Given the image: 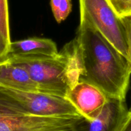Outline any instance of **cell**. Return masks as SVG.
<instances>
[{
    "label": "cell",
    "instance_id": "obj_1",
    "mask_svg": "<svg viewBox=\"0 0 131 131\" xmlns=\"http://www.w3.org/2000/svg\"><path fill=\"white\" fill-rule=\"evenodd\" d=\"M73 41L80 69L79 82L93 85L108 98L125 100L131 74L127 58L83 17H80Z\"/></svg>",
    "mask_w": 131,
    "mask_h": 131
},
{
    "label": "cell",
    "instance_id": "obj_2",
    "mask_svg": "<svg viewBox=\"0 0 131 131\" xmlns=\"http://www.w3.org/2000/svg\"><path fill=\"white\" fill-rule=\"evenodd\" d=\"M3 59H8L26 69L43 93L65 98L68 91L80 79V69L73 40L55 57Z\"/></svg>",
    "mask_w": 131,
    "mask_h": 131
},
{
    "label": "cell",
    "instance_id": "obj_3",
    "mask_svg": "<svg viewBox=\"0 0 131 131\" xmlns=\"http://www.w3.org/2000/svg\"><path fill=\"white\" fill-rule=\"evenodd\" d=\"M83 117H43L14 113L7 88L0 86V131H75Z\"/></svg>",
    "mask_w": 131,
    "mask_h": 131
},
{
    "label": "cell",
    "instance_id": "obj_4",
    "mask_svg": "<svg viewBox=\"0 0 131 131\" xmlns=\"http://www.w3.org/2000/svg\"><path fill=\"white\" fill-rule=\"evenodd\" d=\"M80 17L88 20L124 56L127 58L125 28L110 0H79Z\"/></svg>",
    "mask_w": 131,
    "mask_h": 131
},
{
    "label": "cell",
    "instance_id": "obj_5",
    "mask_svg": "<svg viewBox=\"0 0 131 131\" xmlns=\"http://www.w3.org/2000/svg\"><path fill=\"white\" fill-rule=\"evenodd\" d=\"M130 114L125 100L108 98L99 115L92 121L83 119L78 131H121Z\"/></svg>",
    "mask_w": 131,
    "mask_h": 131
},
{
    "label": "cell",
    "instance_id": "obj_6",
    "mask_svg": "<svg viewBox=\"0 0 131 131\" xmlns=\"http://www.w3.org/2000/svg\"><path fill=\"white\" fill-rule=\"evenodd\" d=\"M67 99L86 120L95 119L103 109L107 97L93 85L79 82L68 91Z\"/></svg>",
    "mask_w": 131,
    "mask_h": 131
},
{
    "label": "cell",
    "instance_id": "obj_7",
    "mask_svg": "<svg viewBox=\"0 0 131 131\" xmlns=\"http://www.w3.org/2000/svg\"><path fill=\"white\" fill-rule=\"evenodd\" d=\"M58 53L56 43L51 39L31 37L11 42L5 57H52Z\"/></svg>",
    "mask_w": 131,
    "mask_h": 131
},
{
    "label": "cell",
    "instance_id": "obj_8",
    "mask_svg": "<svg viewBox=\"0 0 131 131\" xmlns=\"http://www.w3.org/2000/svg\"><path fill=\"white\" fill-rule=\"evenodd\" d=\"M0 86L18 91L41 92L26 69L6 59L0 60Z\"/></svg>",
    "mask_w": 131,
    "mask_h": 131
},
{
    "label": "cell",
    "instance_id": "obj_9",
    "mask_svg": "<svg viewBox=\"0 0 131 131\" xmlns=\"http://www.w3.org/2000/svg\"><path fill=\"white\" fill-rule=\"evenodd\" d=\"M51 6L54 17L58 23L65 21L72 11L71 0H51Z\"/></svg>",
    "mask_w": 131,
    "mask_h": 131
},
{
    "label": "cell",
    "instance_id": "obj_10",
    "mask_svg": "<svg viewBox=\"0 0 131 131\" xmlns=\"http://www.w3.org/2000/svg\"><path fill=\"white\" fill-rule=\"evenodd\" d=\"M0 34L10 44L11 41L7 0H0Z\"/></svg>",
    "mask_w": 131,
    "mask_h": 131
},
{
    "label": "cell",
    "instance_id": "obj_11",
    "mask_svg": "<svg viewBox=\"0 0 131 131\" xmlns=\"http://www.w3.org/2000/svg\"><path fill=\"white\" fill-rule=\"evenodd\" d=\"M125 28L127 43V60L131 66V14L120 17Z\"/></svg>",
    "mask_w": 131,
    "mask_h": 131
},
{
    "label": "cell",
    "instance_id": "obj_12",
    "mask_svg": "<svg viewBox=\"0 0 131 131\" xmlns=\"http://www.w3.org/2000/svg\"><path fill=\"white\" fill-rule=\"evenodd\" d=\"M10 44L8 43L5 39L0 34V60L3 59L7 54Z\"/></svg>",
    "mask_w": 131,
    "mask_h": 131
},
{
    "label": "cell",
    "instance_id": "obj_13",
    "mask_svg": "<svg viewBox=\"0 0 131 131\" xmlns=\"http://www.w3.org/2000/svg\"><path fill=\"white\" fill-rule=\"evenodd\" d=\"M121 131H131V113L129 116L127 120L125 122L124 127L122 128Z\"/></svg>",
    "mask_w": 131,
    "mask_h": 131
},
{
    "label": "cell",
    "instance_id": "obj_14",
    "mask_svg": "<svg viewBox=\"0 0 131 131\" xmlns=\"http://www.w3.org/2000/svg\"><path fill=\"white\" fill-rule=\"evenodd\" d=\"M130 112L131 113V108H130Z\"/></svg>",
    "mask_w": 131,
    "mask_h": 131
},
{
    "label": "cell",
    "instance_id": "obj_15",
    "mask_svg": "<svg viewBox=\"0 0 131 131\" xmlns=\"http://www.w3.org/2000/svg\"><path fill=\"white\" fill-rule=\"evenodd\" d=\"M131 14V10H130V14ZM128 15H129V14H128Z\"/></svg>",
    "mask_w": 131,
    "mask_h": 131
},
{
    "label": "cell",
    "instance_id": "obj_16",
    "mask_svg": "<svg viewBox=\"0 0 131 131\" xmlns=\"http://www.w3.org/2000/svg\"><path fill=\"white\" fill-rule=\"evenodd\" d=\"M75 131H78V129H77V130H75Z\"/></svg>",
    "mask_w": 131,
    "mask_h": 131
}]
</instances>
